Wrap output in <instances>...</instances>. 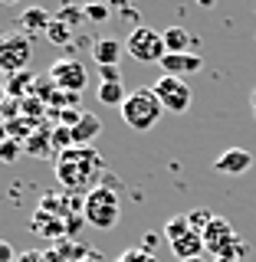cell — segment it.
Instances as JSON below:
<instances>
[{"label": "cell", "mask_w": 256, "mask_h": 262, "mask_svg": "<svg viewBox=\"0 0 256 262\" xmlns=\"http://www.w3.org/2000/svg\"><path fill=\"white\" fill-rule=\"evenodd\" d=\"M56 177L69 193L95 190L105 177V161L95 147H69L56 158Z\"/></svg>", "instance_id": "cell-1"}, {"label": "cell", "mask_w": 256, "mask_h": 262, "mask_svg": "<svg viewBox=\"0 0 256 262\" xmlns=\"http://www.w3.org/2000/svg\"><path fill=\"white\" fill-rule=\"evenodd\" d=\"M82 216L86 223H92L99 229H112L122 216V190L115 184L112 174H105V184H99L95 190L86 193V203H82Z\"/></svg>", "instance_id": "cell-2"}, {"label": "cell", "mask_w": 256, "mask_h": 262, "mask_svg": "<svg viewBox=\"0 0 256 262\" xmlns=\"http://www.w3.org/2000/svg\"><path fill=\"white\" fill-rule=\"evenodd\" d=\"M161 115H164V105L158 102L154 89H135L122 105V121L131 131H151Z\"/></svg>", "instance_id": "cell-3"}, {"label": "cell", "mask_w": 256, "mask_h": 262, "mask_svg": "<svg viewBox=\"0 0 256 262\" xmlns=\"http://www.w3.org/2000/svg\"><path fill=\"white\" fill-rule=\"evenodd\" d=\"M201 236H204V249H207V256H213V259H224V256H237V259H240L246 252V243H240V236L233 233V226H230L224 216H213L210 223L201 229Z\"/></svg>", "instance_id": "cell-4"}, {"label": "cell", "mask_w": 256, "mask_h": 262, "mask_svg": "<svg viewBox=\"0 0 256 262\" xmlns=\"http://www.w3.org/2000/svg\"><path fill=\"white\" fill-rule=\"evenodd\" d=\"M128 56L138 62H161L164 56H168V49H164V36L161 33H154L151 27H135L128 36Z\"/></svg>", "instance_id": "cell-5"}, {"label": "cell", "mask_w": 256, "mask_h": 262, "mask_svg": "<svg viewBox=\"0 0 256 262\" xmlns=\"http://www.w3.org/2000/svg\"><path fill=\"white\" fill-rule=\"evenodd\" d=\"M33 59V43L23 33H7V36H0V72H23Z\"/></svg>", "instance_id": "cell-6"}, {"label": "cell", "mask_w": 256, "mask_h": 262, "mask_svg": "<svg viewBox=\"0 0 256 262\" xmlns=\"http://www.w3.org/2000/svg\"><path fill=\"white\" fill-rule=\"evenodd\" d=\"M49 82H53L60 92H82L86 89V82H89V72H86V66H82L76 56H63V59H56L53 66H49Z\"/></svg>", "instance_id": "cell-7"}, {"label": "cell", "mask_w": 256, "mask_h": 262, "mask_svg": "<svg viewBox=\"0 0 256 262\" xmlns=\"http://www.w3.org/2000/svg\"><path fill=\"white\" fill-rule=\"evenodd\" d=\"M154 95H158V102L164 105V112L184 115L191 108V85L178 76H161L154 82Z\"/></svg>", "instance_id": "cell-8"}, {"label": "cell", "mask_w": 256, "mask_h": 262, "mask_svg": "<svg viewBox=\"0 0 256 262\" xmlns=\"http://www.w3.org/2000/svg\"><path fill=\"white\" fill-rule=\"evenodd\" d=\"M253 167V154L246 147H227L220 158H213V170L217 174H227V177H240Z\"/></svg>", "instance_id": "cell-9"}, {"label": "cell", "mask_w": 256, "mask_h": 262, "mask_svg": "<svg viewBox=\"0 0 256 262\" xmlns=\"http://www.w3.org/2000/svg\"><path fill=\"white\" fill-rule=\"evenodd\" d=\"M161 69H164V76L184 79V76H191V72H201L204 69V59L197 53H168L161 59Z\"/></svg>", "instance_id": "cell-10"}, {"label": "cell", "mask_w": 256, "mask_h": 262, "mask_svg": "<svg viewBox=\"0 0 256 262\" xmlns=\"http://www.w3.org/2000/svg\"><path fill=\"white\" fill-rule=\"evenodd\" d=\"M99 131H102V121H99L92 112H82V118L69 128V135H72V147H89V141H92Z\"/></svg>", "instance_id": "cell-11"}, {"label": "cell", "mask_w": 256, "mask_h": 262, "mask_svg": "<svg viewBox=\"0 0 256 262\" xmlns=\"http://www.w3.org/2000/svg\"><path fill=\"white\" fill-rule=\"evenodd\" d=\"M171 252L178 256V262H184V259H197V256H204V236L197 233V229H191V233H184L181 239L171 243Z\"/></svg>", "instance_id": "cell-12"}, {"label": "cell", "mask_w": 256, "mask_h": 262, "mask_svg": "<svg viewBox=\"0 0 256 262\" xmlns=\"http://www.w3.org/2000/svg\"><path fill=\"white\" fill-rule=\"evenodd\" d=\"M122 46L119 39H112V36H105V39H95L92 43V59L99 62V69H102V66H115L122 59Z\"/></svg>", "instance_id": "cell-13"}, {"label": "cell", "mask_w": 256, "mask_h": 262, "mask_svg": "<svg viewBox=\"0 0 256 262\" xmlns=\"http://www.w3.org/2000/svg\"><path fill=\"white\" fill-rule=\"evenodd\" d=\"M49 23H53L49 10H43V7H27V10L20 13V20H16V27L27 30V33H46Z\"/></svg>", "instance_id": "cell-14"}, {"label": "cell", "mask_w": 256, "mask_h": 262, "mask_svg": "<svg viewBox=\"0 0 256 262\" xmlns=\"http://www.w3.org/2000/svg\"><path fill=\"white\" fill-rule=\"evenodd\" d=\"M95 98H99V105H112V108H122L125 105V85L122 82H99V89H95Z\"/></svg>", "instance_id": "cell-15"}, {"label": "cell", "mask_w": 256, "mask_h": 262, "mask_svg": "<svg viewBox=\"0 0 256 262\" xmlns=\"http://www.w3.org/2000/svg\"><path fill=\"white\" fill-rule=\"evenodd\" d=\"M161 36H164V49L168 53H187V46H191V33L184 27H168Z\"/></svg>", "instance_id": "cell-16"}, {"label": "cell", "mask_w": 256, "mask_h": 262, "mask_svg": "<svg viewBox=\"0 0 256 262\" xmlns=\"http://www.w3.org/2000/svg\"><path fill=\"white\" fill-rule=\"evenodd\" d=\"M49 144H53V135H49V131H36L33 138L23 141V147H27L33 158H49Z\"/></svg>", "instance_id": "cell-17"}, {"label": "cell", "mask_w": 256, "mask_h": 262, "mask_svg": "<svg viewBox=\"0 0 256 262\" xmlns=\"http://www.w3.org/2000/svg\"><path fill=\"white\" fill-rule=\"evenodd\" d=\"M46 36L53 39L56 46H69V43H72V36H76V30H72V27H66L63 20H56V16H53V23H49Z\"/></svg>", "instance_id": "cell-18"}, {"label": "cell", "mask_w": 256, "mask_h": 262, "mask_svg": "<svg viewBox=\"0 0 256 262\" xmlns=\"http://www.w3.org/2000/svg\"><path fill=\"white\" fill-rule=\"evenodd\" d=\"M184 233H191V220H187V216H171L168 223H164V236H168V243L181 239Z\"/></svg>", "instance_id": "cell-19"}, {"label": "cell", "mask_w": 256, "mask_h": 262, "mask_svg": "<svg viewBox=\"0 0 256 262\" xmlns=\"http://www.w3.org/2000/svg\"><path fill=\"white\" fill-rule=\"evenodd\" d=\"M23 151H27V147H23V141H16V138H7V141H0V161H4V164H13Z\"/></svg>", "instance_id": "cell-20"}, {"label": "cell", "mask_w": 256, "mask_h": 262, "mask_svg": "<svg viewBox=\"0 0 256 262\" xmlns=\"http://www.w3.org/2000/svg\"><path fill=\"white\" fill-rule=\"evenodd\" d=\"M30 85H33V76H30V72H16V76H10V82H7V95L16 98L20 92H27Z\"/></svg>", "instance_id": "cell-21"}, {"label": "cell", "mask_w": 256, "mask_h": 262, "mask_svg": "<svg viewBox=\"0 0 256 262\" xmlns=\"http://www.w3.org/2000/svg\"><path fill=\"white\" fill-rule=\"evenodd\" d=\"M115 262H158V256H154V252H145L142 246H135V249H125Z\"/></svg>", "instance_id": "cell-22"}, {"label": "cell", "mask_w": 256, "mask_h": 262, "mask_svg": "<svg viewBox=\"0 0 256 262\" xmlns=\"http://www.w3.org/2000/svg\"><path fill=\"white\" fill-rule=\"evenodd\" d=\"M56 20H63L66 27H72V30H76V23L82 20V10H79V7H72V4H66L63 10L56 13Z\"/></svg>", "instance_id": "cell-23"}, {"label": "cell", "mask_w": 256, "mask_h": 262, "mask_svg": "<svg viewBox=\"0 0 256 262\" xmlns=\"http://www.w3.org/2000/svg\"><path fill=\"white\" fill-rule=\"evenodd\" d=\"M187 220H191V229H197V233H201V229L207 226L213 216H210L207 210H194V213H187Z\"/></svg>", "instance_id": "cell-24"}, {"label": "cell", "mask_w": 256, "mask_h": 262, "mask_svg": "<svg viewBox=\"0 0 256 262\" xmlns=\"http://www.w3.org/2000/svg\"><path fill=\"white\" fill-rule=\"evenodd\" d=\"M16 262H46V252H40V249H27V252H20V256H16Z\"/></svg>", "instance_id": "cell-25"}, {"label": "cell", "mask_w": 256, "mask_h": 262, "mask_svg": "<svg viewBox=\"0 0 256 262\" xmlns=\"http://www.w3.org/2000/svg\"><path fill=\"white\" fill-rule=\"evenodd\" d=\"M0 262H16V252L7 239H0Z\"/></svg>", "instance_id": "cell-26"}, {"label": "cell", "mask_w": 256, "mask_h": 262, "mask_svg": "<svg viewBox=\"0 0 256 262\" xmlns=\"http://www.w3.org/2000/svg\"><path fill=\"white\" fill-rule=\"evenodd\" d=\"M89 16V20H105V7H99V4H92V7H86V10H82Z\"/></svg>", "instance_id": "cell-27"}, {"label": "cell", "mask_w": 256, "mask_h": 262, "mask_svg": "<svg viewBox=\"0 0 256 262\" xmlns=\"http://www.w3.org/2000/svg\"><path fill=\"white\" fill-rule=\"evenodd\" d=\"M102 82H122L119 69H115V66H102Z\"/></svg>", "instance_id": "cell-28"}, {"label": "cell", "mask_w": 256, "mask_h": 262, "mask_svg": "<svg viewBox=\"0 0 256 262\" xmlns=\"http://www.w3.org/2000/svg\"><path fill=\"white\" fill-rule=\"evenodd\" d=\"M158 239H161L158 233H145V243H142V249H145V252H151V246H158Z\"/></svg>", "instance_id": "cell-29"}, {"label": "cell", "mask_w": 256, "mask_h": 262, "mask_svg": "<svg viewBox=\"0 0 256 262\" xmlns=\"http://www.w3.org/2000/svg\"><path fill=\"white\" fill-rule=\"evenodd\" d=\"M79 262H102V256H95V252H89V256H82Z\"/></svg>", "instance_id": "cell-30"}, {"label": "cell", "mask_w": 256, "mask_h": 262, "mask_svg": "<svg viewBox=\"0 0 256 262\" xmlns=\"http://www.w3.org/2000/svg\"><path fill=\"white\" fill-rule=\"evenodd\" d=\"M213 262H240L237 256H224V259H213Z\"/></svg>", "instance_id": "cell-31"}, {"label": "cell", "mask_w": 256, "mask_h": 262, "mask_svg": "<svg viewBox=\"0 0 256 262\" xmlns=\"http://www.w3.org/2000/svg\"><path fill=\"white\" fill-rule=\"evenodd\" d=\"M250 105H253V118H256V89H253V95H250Z\"/></svg>", "instance_id": "cell-32"}, {"label": "cell", "mask_w": 256, "mask_h": 262, "mask_svg": "<svg viewBox=\"0 0 256 262\" xmlns=\"http://www.w3.org/2000/svg\"><path fill=\"white\" fill-rule=\"evenodd\" d=\"M184 262H207V256H197V259H184Z\"/></svg>", "instance_id": "cell-33"}, {"label": "cell", "mask_w": 256, "mask_h": 262, "mask_svg": "<svg viewBox=\"0 0 256 262\" xmlns=\"http://www.w3.org/2000/svg\"><path fill=\"white\" fill-rule=\"evenodd\" d=\"M197 4H201V7H213V0H197Z\"/></svg>", "instance_id": "cell-34"}, {"label": "cell", "mask_w": 256, "mask_h": 262, "mask_svg": "<svg viewBox=\"0 0 256 262\" xmlns=\"http://www.w3.org/2000/svg\"><path fill=\"white\" fill-rule=\"evenodd\" d=\"M0 4H7V7H13V4H20V0H0Z\"/></svg>", "instance_id": "cell-35"}]
</instances>
